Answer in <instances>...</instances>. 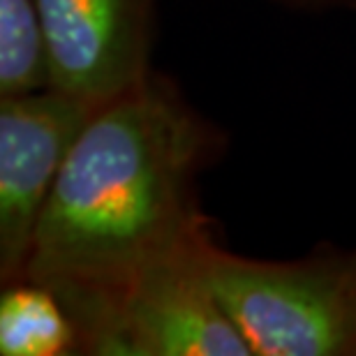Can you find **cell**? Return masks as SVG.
Here are the masks:
<instances>
[{"label": "cell", "instance_id": "obj_1", "mask_svg": "<svg viewBox=\"0 0 356 356\" xmlns=\"http://www.w3.org/2000/svg\"><path fill=\"white\" fill-rule=\"evenodd\" d=\"M227 151L229 134L158 70L90 116L24 275L60 296L81 354L97 356L118 298L141 273L216 234L199 183Z\"/></svg>", "mask_w": 356, "mask_h": 356}, {"label": "cell", "instance_id": "obj_2", "mask_svg": "<svg viewBox=\"0 0 356 356\" xmlns=\"http://www.w3.org/2000/svg\"><path fill=\"white\" fill-rule=\"evenodd\" d=\"M209 277L252 356H356V248L259 259L216 241Z\"/></svg>", "mask_w": 356, "mask_h": 356}, {"label": "cell", "instance_id": "obj_3", "mask_svg": "<svg viewBox=\"0 0 356 356\" xmlns=\"http://www.w3.org/2000/svg\"><path fill=\"white\" fill-rule=\"evenodd\" d=\"M211 234L141 273L118 298L97 356H252L209 277Z\"/></svg>", "mask_w": 356, "mask_h": 356}, {"label": "cell", "instance_id": "obj_4", "mask_svg": "<svg viewBox=\"0 0 356 356\" xmlns=\"http://www.w3.org/2000/svg\"><path fill=\"white\" fill-rule=\"evenodd\" d=\"M99 106L49 83L0 95V284L26 275L56 181Z\"/></svg>", "mask_w": 356, "mask_h": 356}, {"label": "cell", "instance_id": "obj_5", "mask_svg": "<svg viewBox=\"0 0 356 356\" xmlns=\"http://www.w3.org/2000/svg\"><path fill=\"white\" fill-rule=\"evenodd\" d=\"M160 0H35L49 86L104 104L155 72Z\"/></svg>", "mask_w": 356, "mask_h": 356}, {"label": "cell", "instance_id": "obj_6", "mask_svg": "<svg viewBox=\"0 0 356 356\" xmlns=\"http://www.w3.org/2000/svg\"><path fill=\"white\" fill-rule=\"evenodd\" d=\"M0 354L81 356V340L65 303L31 277L0 284Z\"/></svg>", "mask_w": 356, "mask_h": 356}, {"label": "cell", "instance_id": "obj_7", "mask_svg": "<svg viewBox=\"0 0 356 356\" xmlns=\"http://www.w3.org/2000/svg\"><path fill=\"white\" fill-rule=\"evenodd\" d=\"M35 0H0V95L47 86Z\"/></svg>", "mask_w": 356, "mask_h": 356}, {"label": "cell", "instance_id": "obj_8", "mask_svg": "<svg viewBox=\"0 0 356 356\" xmlns=\"http://www.w3.org/2000/svg\"><path fill=\"white\" fill-rule=\"evenodd\" d=\"M284 10L303 14H331V12H356V0H268Z\"/></svg>", "mask_w": 356, "mask_h": 356}]
</instances>
